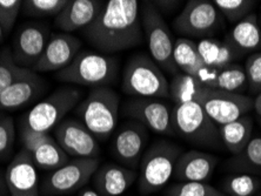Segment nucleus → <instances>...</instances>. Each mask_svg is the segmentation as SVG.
<instances>
[{"label":"nucleus","instance_id":"f257e3e1","mask_svg":"<svg viewBox=\"0 0 261 196\" xmlns=\"http://www.w3.org/2000/svg\"><path fill=\"white\" fill-rule=\"evenodd\" d=\"M141 2L109 0L92 24L83 30L85 40L102 54L134 48L144 41Z\"/></svg>","mask_w":261,"mask_h":196},{"label":"nucleus","instance_id":"f03ea898","mask_svg":"<svg viewBox=\"0 0 261 196\" xmlns=\"http://www.w3.org/2000/svg\"><path fill=\"white\" fill-rule=\"evenodd\" d=\"M120 98L111 87H94L76 106L79 121L98 141H107L118 126Z\"/></svg>","mask_w":261,"mask_h":196},{"label":"nucleus","instance_id":"7ed1b4c3","mask_svg":"<svg viewBox=\"0 0 261 196\" xmlns=\"http://www.w3.org/2000/svg\"><path fill=\"white\" fill-rule=\"evenodd\" d=\"M119 64L114 57L102 53L82 49L71 65L56 73L60 82L88 87H103L116 83Z\"/></svg>","mask_w":261,"mask_h":196},{"label":"nucleus","instance_id":"20e7f679","mask_svg":"<svg viewBox=\"0 0 261 196\" xmlns=\"http://www.w3.org/2000/svg\"><path fill=\"white\" fill-rule=\"evenodd\" d=\"M181 147L168 140H159L146 149L140 161L138 190L141 195L158 193L174 174Z\"/></svg>","mask_w":261,"mask_h":196},{"label":"nucleus","instance_id":"39448f33","mask_svg":"<svg viewBox=\"0 0 261 196\" xmlns=\"http://www.w3.org/2000/svg\"><path fill=\"white\" fill-rule=\"evenodd\" d=\"M83 91L73 86L56 90L33 106L20 120V127L33 132L48 134L82 101Z\"/></svg>","mask_w":261,"mask_h":196},{"label":"nucleus","instance_id":"423d86ee","mask_svg":"<svg viewBox=\"0 0 261 196\" xmlns=\"http://www.w3.org/2000/svg\"><path fill=\"white\" fill-rule=\"evenodd\" d=\"M168 80L164 71L146 54L130 57L122 73L121 88L125 94L134 98L166 99L168 93Z\"/></svg>","mask_w":261,"mask_h":196},{"label":"nucleus","instance_id":"0eeeda50","mask_svg":"<svg viewBox=\"0 0 261 196\" xmlns=\"http://www.w3.org/2000/svg\"><path fill=\"white\" fill-rule=\"evenodd\" d=\"M172 127L174 135L190 144L207 148H219L222 145L219 127L198 101L172 107Z\"/></svg>","mask_w":261,"mask_h":196},{"label":"nucleus","instance_id":"6e6552de","mask_svg":"<svg viewBox=\"0 0 261 196\" xmlns=\"http://www.w3.org/2000/svg\"><path fill=\"white\" fill-rule=\"evenodd\" d=\"M140 15L152 59L163 71L176 74L179 71L173 61L174 40L164 17L153 2H141Z\"/></svg>","mask_w":261,"mask_h":196},{"label":"nucleus","instance_id":"1a4fd4ad","mask_svg":"<svg viewBox=\"0 0 261 196\" xmlns=\"http://www.w3.org/2000/svg\"><path fill=\"white\" fill-rule=\"evenodd\" d=\"M100 166V159H72L49 172L40 184L41 196H63L82 190Z\"/></svg>","mask_w":261,"mask_h":196},{"label":"nucleus","instance_id":"9d476101","mask_svg":"<svg viewBox=\"0 0 261 196\" xmlns=\"http://www.w3.org/2000/svg\"><path fill=\"white\" fill-rule=\"evenodd\" d=\"M222 15L213 2L190 0L173 21L175 32L185 37L205 38L220 29Z\"/></svg>","mask_w":261,"mask_h":196},{"label":"nucleus","instance_id":"9b49d317","mask_svg":"<svg viewBox=\"0 0 261 196\" xmlns=\"http://www.w3.org/2000/svg\"><path fill=\"white\" fill-rule=\"evenodd\" d=\"M198 102L217 126L233 122L253 109L254 99L244 94L205 88Z\"/></svg>","mask_w":261,"mask_h":196},{"label":"nucleus","instance_id":"f8f14e48","mask_svg":"<svg viewBox=\"0 0 261 196\" xmlns=\"http://www.w3.org/2000/svg\"><path fill=\"white\" fill-rule=\"evenodd\" d=\"M148 129L140 122L129 120L122 124L112 141V154L121 166L129 169L139 167L148 144Z\"/></svg>","mask_w":261,"mask_h":196},{"label":"nucleus","instance_id":"ddd939ff","mask_svg":"<svg viewBox=\"0 0 261 196\" xmlns=\"http://www.w3.org/2000/svg\"><path fill=\"white\" fill-rule=\"evenodd\" d=\"M53 137L68 156L74 159H99L100 146L93 134L76 119H65L56 127Z\"/></svg>","mask_w":261,"mask_h":196},{"label":"nucleus","instance_id":"4468645a","mask_svg":"<svg viewBox=\"0 0 261 196\" xmlns=\"http://www.w3.org/2000/svg\"><path fill=\"white\" fill-rule=\"evenodd\" d=\"M51 38L48 26L41 22H28L21 26L14 36L12 54L15 64L32 71L43 55Z\"/></svg>","mask_w":261,"mask_h":196},{"label":"nucleus","instance_id":"2eb2a0df","mask_svg":"<svg viewBox=\"0 0 261 196\" xmlns=\"http://www.w3.org/2000/svg\"><path fill=\"white\" fill-rule=\"evenodd\" d=\"M124 114L156 134L174 135L172 107L160 99L136 98L129 100L124 107Z\"/></svg>","mask_w":261,"mask_h":196},{"label":"nucleus","instance_id":"dca6fc26","mask_svg":"<svg viewBox=\"0 0 261 196\" xmlns=\"http://www.w3.org/2000/svg\"><path fill=\"white\" fill-rule=\"evenodd\" d=\"M10 196H40L39 176L32 156L21 148L10 161L5 172Z\"/></svg>","mask_w":261,"mask_h":196},{"label":"nucleus","instance_id":"f3484780","mask_svg":"<svg viewBox=\"0 0 261 196\" xmlns=\"http://www.w3.org/2000/svg\"><path fill=\"white\" fill-rule=\"evenodd\" d=\"M83 42L78 38L68 33H53L47 42L43 55L33 72H59L66 68L82 51Z\"/></svg>","mask_w":261,"mask_h":196},{"label":"nucleus","instance_id":"a211bd4d","mask_svg":"<svg viewBox=\"0 0 261 196\" xmlns=\"http://www.w3.org/2000/svg\"><path fill=\"white\" fill-rule=\"evenodd\" d=\"M46 86L45 80L32 71L0 93V112L17 110L30 105L44 93Z\"/></svg>","mask_w":261,"mask_h":196},{"label":"nucleus","instance_id":"6ab92c4d","mask_svg":"<svg viewBox=\"0 0 261 196\" xmlns=\"http://www.w3.org/2000/svg\"><path fill=\"white\" fill-rule=\"evenodd\" d=\"M105 3L102 0H68L55 19L56 27L68 34L85 30L97 19Z\"/></svg>","mask_w":261,"mask_h":196},{"label":"nucleus","instance_id":"aec40b11","mask_svg":"<svg viewBox=\"0 0 261 196\" xmlns=\"http://www.w3.org/2000/svg\"><path fill=\"white\" fill-rule=\"evenodd\" d=\"M139 174L133 169L118 163L106 162L95 171L93 189L102 196H120L137 181Z\"/></svg>","mask_w":261,"mask_h":196},{"label":"nucleus","instance_id":"412c9836","mask_svg":"<svg viewBox=\"0 0 261 196\" xmlns=\"http://www.w3.org/2000/svg\"><path fill=\"white\" fill-rule=\"evenodd\" d=\"M218 159L201 151L184 152L176 162L174 179L178 182H206L213 175Z\"/></svg>","mask_w":261,"mask_h":196},{"label":"nucleus","instance_id":"4be33fe9","mask_svg":"<svg viewBox=\"0 0 261 196\" xmlns=\"http://www.w3.org/2000/svg\"><path fill=\"white\" fill-rule=\"evenodd\" d=\"M226 42L239 55L259 49L261 47V29L258 15L251 13L236 24L226 38Z\"/></svg>","mask_w":261,"mask_h":196},{"label":"nucleus","instance_id":"5701e85b","mask_svg":"<svg viewBox=\"0 0 261 196\" xmlns=\"http://www.w3.org/2000/svg\"><path fill=\"white\" fill-rule=\"evenodd\" d=\"M252 133L253 120L248 115L219 127L222 146L234 156L244 151L249 140L253 137Z\"/></svg>","mask_w":261,"mask_h":196},{"label":"nucleus","instance_id":"b1692460","mask_svg":"<svg viewBox=\"0 0 261 196\" xmlns=\"http://www.w3.org/2000/svg\"><path fill=\"white\" fill-rule=\"evenodd\" d=\"M173 61L176 70L185 74L198 78L205 67V64L199 54L198 46L189 38L180 37L174 40Z\"/></svg>","mask_w":261,"mask_h":196},{"label":"nucleus","instance_id":"393cba45","mask_svg":"<svg viewBox=\"0 0 261 196\" xmlns=\"http://www.w3.org/2000/svg\"><path fill=\"white\" fill-rule=\"evenodd\" d=\"M197 46L205 66L214 70H221L228 66L237 57H239L226 41L206 38L197 44Z\"/></svg>","mask_w":261,"mask_h":196},{"label":"nucleus","instance_id":"a878e982","mask_svg":"<svg viewBox=\"0 0 261 196\" xmlns=\"http://www.w3.org/2000/svg\"><path fill=\"white\" fill-rule=\"evenodd\" d=\"M206 87L211 90L228 92V93L244 94V92L248 88L245 68L237 64L228 65L219 70L212 81Z\"/></svg>","mask_w":261,"mask_h":196},{"label":"nucleus","instance_id":"bb28decb","mask_svg":"<svg viewBox=\"0 0 261 196\" xmlns=\"http://www.w3.org/2000/svg\"><path fill=\"white\" fill-rule=\"evenodd\" d=\"M205 88L198 78L178 72L168 83V93L175 105H180V103L198 101Z\"/></svg>","mask_w":261,"mask_h":196},{"label":"nucleus","instance_id":"cd10ccee","mask_svg":"<svg viewBox=\"0 0 261 196\" xmlns=\"http://www.w3.org/2000/svg\"><path fill=\"white\" fill-rule=\"evenodd\" d=\"M30 154L32 156L34 164L43 171L52 172L70 161V156L64 152L53 136H49Z\"/></svg>","mask_w":261,"mask_h":196},{"label":"nucleus","instance_id":"c85d7f7f","mask_svg":"<svg viewBox=\"0 0 261 196\" xmlns=\"http://www.w3.org/2000/svg\"><path fill=\"white\" fill-rule=\"evenodd\" d=\"M229 166L240 173H261V136H253L244 151L229 161Z\"/></svg>","mask_w":261,"mask_h":196},{"label":"nucleus","instance_id":"c756f323","mask_svg":"<svg viewBox=\"0 0 261 196\" xmlns=\"http://www.w3.org/2000/svg\"><path fill=\"white\" fill-rule=\"evenodd\" d=\"M32 72L28 68H22L15 64L12 49L4 47L0 49V93L10 87L11 85L24 78Z\"/></svg>","mask_w":261,"mask_h":196},{"label":"nucleus","instance_id":"7c9ffc66","mask_svg":"<svg viewBox=\"0 0 261 196\" xmlns=\"http://www.w3.org/2000/svg\"><path fill=\"white\" fill-rule=\"evenodd\" d=\"M260 188L261 180L247 173L233 174L224 181V191L227 196H253Z\"/></svg>","mask_w":261,"mask_h":196},{"label":"nucleus","instance_id":"2f4dec72","mask_svg":"<svg viewBox=\"0 0 261 196\" xmlns=\"http://www.w3.org/2000/svg\"><path fill=\"white\" fill-rule=\"evenodd\" d=\"M68 0H24L21 12L28 17H57L67 5Z\"/></svg>","mask_w":261,"mask_h":196},{"label":"nucleus","instance_id":"473e14b6","mask_svg":"<svg viewBox=\"0 0 261 196\" xmlns=\"http://www.w3.org/2000/svg\"><path fill=\"white\" fill-rule=\"evenodd\" d=\"M213 3L220 11L222 17H225L229 22L236 24L251 14L256 5V2L252 0H216Z\"/></svg>","mask_w":261,"mask_h":196},{"label":"nucleus","instance_id":"72a5a7b5","mask_svg":"<svg viewBox=\"0 0 261 196\" xmlns=\"http://www.w3.org/2000/svg\"><path fill=\"white\" fill-rule=\"evenodd\" d=\"M165 196H227L206 182H176L165 191Z\"/></svg>","mask_w":261,"mask_h":196},{"label":"nucleus","instance_id":"f704fd0d","mask_svg":"<svg viewBox=\"0 0 261 196\" xmlns=\"http://www.w3.org/2000/svg\"><path fill=\"white\" fill-rule=\"evenodd\" d=\"M15 126L11 117H0V160H6L13 151Z\"/></svg>","mask_w":261,"mask_h":196},{"label":"nucleus","instance_id":"c9c22d12","mask_svg":"<svg viewBox=\"0 0 261 196\" xmlns=\"http://www.w3.org/2000/svg\"><path fill=\"white\" fill-rule=\"evenodd\" d=\"M245 72L247 76V90L251 94L261 93V52L253 53L246 60Z\"/></svg>","mask_w":261,"mask_h":196},{"label":"nucleus","instance_id":"e433bc0d","mask_svg":"<svg viewBox=\"0 0 261 196\" xmlns=\"http://www.w3.org/2000/svg\"><path fill=\"white\" fill-rule=\"evenodd\" d=\"M21 5V0H0V25L5 34L12 31Z\"/></svg>","mask_w":261,"mask_h":196},{"label":"nucleus","instance_id":"4c0bfd02","mask_svg":"<svg viewBox=\"0 0 261 196\" xmlns=\"http://www.w3.org/2000/svg\"><path fill=\"white\" fill-rule=\"evenodd\" d=\"M19 135H20L22 148L26 149L29 153L36 149L38 146L43 144V142H45L51 136L49 134L33 132V130L25 128H19Z\"/></svg>","mask_w":261,"mask_h":196},{"label":"nucleus","instance_id":"58836bf2","mask_svg":"<svg viewBox=\"0 0 261 196\" xmlns=\"http://www.w3.org/2000/svg\"><path fill=\"white\" fill-rule=\"evenodd\" d=\"M156 9L163 15L164 13H172L178 7L181 2H153Z\"/></svg>","mask_w":261,"mask_h":196},{"label":"nucleus","instance_id":"ea45409f","mask_svg":"<svg viewBox=\"0 0 261 196\" xmlns=\"http://www.w3.org/2000/svg\"><path fill=\"white\" fill-rule=\"evenodd\" d=\"M7 184L5 179V173L0 172V196H5L7 194Z\"/></svg>","mask_w":261,"mask_h":196},{"label":"nucleus","instance_id":"a19ab883","mask_svg":"<svg viewBox=\"0 0 261 196\" xmlns=\"http://www.w3.org/2000/svg\"><path fill=\"white\" fill-rule=\"evenodd\" d=\"M78 196H102L95 191L93 188H83L82 190H79V195Z\"/></svg>","mask_w":261,"mask_h":196},{"label":"nucleus","instance_id":"79ce46f5","mask_svg":"<svg viewBox=\"0 0 261 196\" xmlns=\"http://www.w3.org/2000/svg\"><path fill=\"white\" fill-rule=\"evenodd\" d=\"M253 108L255 109L256 114H258L259 120H261V93L256 95V98L254 99V106H253Z\"/></svg>","mask_w":261,"mask_h":196},{"label":"nucleus","instance_id":"37998d69","mask_svg":"<svg viewBox=\"0 0 261 196\" xmlns=\"http://www.w3.org/2000/svg\"><path fill=\"white\" fill-rule=\"evenodd\" d=\"M4 37H5V33H4V30L2 27V25H0V44H2V42H3Z\"/></svg>","mask_w":261,"mask_h":196},{"label":"nucleus","instance_id":"c03bdc74","mask_svg":"<svg viewBox=\"0 0 261 196\" xmlns=\"http://www.w3.org/2000/svg\"><path fill=\"white\" fill-rule=\"evenodd\" d=\"M259 122H260V125H261V120H259Z\"/></svg>","mask_w":261,"mask_h":196},{"label":"nucleus","instance_id":"a18cd8bd","mask_svg":"<svg viewBox=\"0 0 261 196\" xmlns=\"http://www.w3.org/2000/svg\"><path fill=\"white\" fill-rule=\"evenodd\" d=\"M2 115H3V114H0V117H2Z\"/></svg>","mask_w":261,"mask_h":196}]
</instances>
